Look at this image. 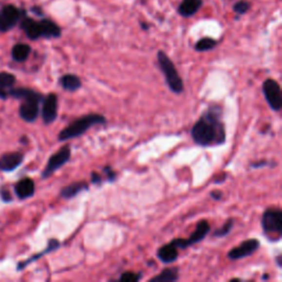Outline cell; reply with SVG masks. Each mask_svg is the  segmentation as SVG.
Instances as JSON below:
<instances>
[{"mask_svg":"<svg viewBox=\"0 0 282 282\" xmlns=\"http://www.w3.org/2000/svg\"><path fill=\"white\" fill-rule=\"evenodd\" d=\"M41 100H43V96L39 93L35 96L23 99V103L21 104L19 109L21 118L28 121V123L35 121L39 116V103Z\"/></svg>","mask_w":282,"mask_h":282,"instance_id":"obj_8","label":"cell"},{"mask_svg":"<svg viewBox=\"0 0 282 282\" xmlns=\"http://www.w3.org/2000/svg\"><path fill=\"white\" fill-rule=\"evenodd\" d=\"M142 278L141 273H134L132 271H126L124 273H121V276L119 277L120 282H137Z\"/></svg>","mask_w":282,"mask_h":282,"instance_id":"obj_25","label":"cell"},{"mask_svg":"<svg viewBox=\"0 0 282 282\" xmlns=\"http://www.w3.org/2000/svg\"><path fill=\"white\" fill-rule=\"evenodd\" d=\"M57 117V97L56 94H49L43 100L42 107V119L44 124L50 125L56 121Z\"/></svg>","mask_w":282,"mask_h":282,"instance_id":"obj_11","label":"cell"},{"mask_svg":"<svg viewBox=\"0 0 282 282\" xmlns=\"http://www.w3.org/2000/svg\"><path fill=\"white\" fill-rule=\"evenodd\" d=\"M91 182L95 185H100L103 182L102 176L96 173V172H92L91 173Z\"/></svg>","mask_w":282,"mask_h":282,"instance_id":"obj_28","label":"cell"},{"mask_svg":"<svg viewBox=\"0 0 282 282\" xmlns=\"http://www.w3.org/2000/svg\"><path fill=\"white\" fill-rule=\"evenodd\" d=\"M210 231V226L207 221L202 220L195 227V230L191 234V236L187 239L182 238H176L172 241L173 245L178 248V249H187V248L191 247L195 244H199L202 241H204L205 237L207 236Z\"/></svg>","mask_w":282,"mask_h":282,"instance_id":"obj_5","label":"cell"},{"mask_svg":"<svg viewBox=\"0 0 282 282\" xmlns=\"http://www.w3.org/2000/svg\"><path fill=\"white\" fill-rule=\"evenodd\" d=\"M250 9V2L248 1H238L234 5V11L238 15H244Z\"/></svg>","mask_w":282,"mask_h":282,"instance_id":"obj_26","label":"cell"},{"mask_svg":"<svg viewBox=\"0 0 282 282\" xmlns=\"http://www.w3.org/2000/svg\"><path fill=\"white\" fill-rule=\"evenodd\" d=\"M16 194L20 199H28L31 197L35 193V182L31 179L26 178L20 180L15 187Z\"/></svg>","mask_w":282,"mask_h":282,"instance_id":"obj_15","label":"cell"},{"mask_svg":"<svg viewBox=\"0 0 282 282\" xmlns=\"http://www.w3.org/2000/svg\"><path fill=\"white\" fill-rule=\"evenodd\" d=\"M88 185L86 182H74L64 187L61 190V196L65 200H71L81 194L83 191L88 190Z\"/></svg>","mask_w":282,"mask_h":282,"instance_id":"obj_14","label":"cell"},{"mask_svg":"<svg viewBox=\"0 0 282 282\" xmlns=\"http://www.w3.org/2000/svg\"><path fill=\"white\" fill-rule=\"evenodd\" d=\"M104 172L106 173L107 176V180L109 182H113V181L116 180V173L115 171H113L111 167H105L104 168Z\"/></svg>","mask_w":282,"mask_h":282,"instance_id":"obj_27","label":"cell"},{"mask_svg":"<svg viewBox=\"0 0 282 282\" xmlns=\"http://www.w3.org/2000/svg\"><path fill=\"white\" fill-rule=\"evenodd\" d=\"M263 93L272 111L279 112L282 108V93L279 83L273 78H267L263 83Z\"/></svg>","mask_w":282,"mask_h":282,"instance_id":"obj_6","label":"cell"},{"mask_svg":"<svg viewBox=\"0 0 282 282\" xmlns=\"http://www.w3.org/2000/svg\"><path fill=\"white\" fill-rule=\"evenodd\" d=\"M282 256L279 255V256H277V258H276V263H277V266L278 267H281L282 266Z\"/></svg>","mask_w":282,"mask_h":282,"instance_id":"obj_31","label":"cell"},{"mask_svg":"<svg viewBox=\"0 0 282 282\" xmlns=\"http://www.w3.org/2000/svg\"><path fill=\"white\" fill-rule=\"evenodd\" d=\"M31 53V48L28 44H17L12 49V57L17 62L26 61Z\"/></svg>","mask_w":282,"mask_h":282,"instance_id":"obj_22","label":"cell"},{"mask_svg":"<svg viewBox=\"0 0 282 282\" xmlns=\"http://www.w3.org/2000/svg\"><path fill=\"white\" fill-rule=\"evenodd\" d=\"M260 243L258 239L251 238L248 239V241L243 242L241 245H238L236 247H234L233 249H230L227 254V257L230 260H239L244 259L246 257L251 256L254 252L259 249Z\"/></svg>","mask_w":282,"mask_h":282,"instance_id":"obj_9","label":"cell"},{"mask_svg":"<svg viewBox=\"0 0 282 282\" xmlns=\"http://www.w3.org/2000/svg\"><path fill=\"white\" fill-rule=\"evenodd\" d=\"M216 44H217L216 40L212 39V38H203V39L196 42L195 50L197 52H206L215 48Z\"/></svg>","mask_w":282,"mask_h":282,"instance_id":"obj_23","label":"cell"},{"mask_svg":"<svg viewBox=\"0 0 282 282\" xmlns=\"http://www.w3.org/2000/svg\"><path fill=\"white\" fill-rule=\"evenodd\" d=\"M179 269L178 268H167L161 271V273L153 278H151V282H172L179 280Z\"/></svg>","mask_w":282,"mask_h":282,"instance_id":"obj_21","label":"cell"},{"mask_svg":"<svg viewBox=\"0 0 282 282\" xmlns=\"http://www.w3.org/2000/svg\"><path fill=\"white\" fill-rule=\"evenodd\" d=\"M40 31L41 37L51 39V38H58L61 36V29L56 23L51 20H42L40 21Z\"/></svg>","mask_w":282,"mask_h":282,"instance_id":"obj_16","label":"cell"},{"mask_svg":"<svg viewBox=\"0 0 282 282\" xmlns=\"http://www.w3.org/2000/svg\"><path fill=\"white\" fill-rule=\"evenodd\" d=\"M106 118L99 113H90L74 120L66 128L61 130L58 133V141H67L70 139H74L83 136L88 129L94 127L96 125H105Z\"/></svg>","mask_w":282,"mask_h":282,"instance_id":"obj_2","label":"cell"},{"mask_svg":"<svg viewBox=\"0 0 282 282\" xmlns=\"http://www.w3.org/2000/svg\"><path fill=\"white\" fill-rule=\"evenodd\" d=\"M61 86L67 92H76L82 87V81L77 75L65 74L60 78Z\"/></svg>","mask_w":282,"mask_h":282,"instance_id":"obj_19","label":"cell"},{"mask_svg":"<svg viewBox=\"0 0 282 282\" xmlns=\"http://www.w3.org/2000/svg\"><path fill=\"white\" fill-rule=\"evenodd\" d=\"M20 18V11L14 6H7L0 11V31L6 32L14 28Z\"/></svg>","mask_w":282,"mask_h":282,"instance_id":"obj_10","label":"cell"},{"mask_svg":"<svg viewBox=\"0 0 282 282\" xmlns=\"http://www.w3.org/2000/svg\"><path fill=\"white\" fill-rule=\"evenodd\" d=\"M158 58V65L161 70L164 78H166V83L169 90L174 93V94H181L184 91V84L182 78L179 75V72L176 71V67L174 66L173 62L171 58L167 56L163 51H159L157 54Z\"/></svg>","mask_w":282,"mask_h":282,"instance_id":"obj_3","label":"cell"},{"mask_svg":"<svg viewBox=\"0 0 282 282\" xmlns=\"http://www.w3.org/2000/svg\"><path fill=\"white\" fill-rule=\"evenodd\" d=\"M267 164V162L264 161V160H263V161H260V162H255V163H251L250 166H251V168H262V167H263V166H266Z\"/></svg>","mask_w":282,"mask_h":282,"instance_id":"obj_30","label":"cell"},{"mask_svg":"<svg viewBox=\"0 0 282 282\" xmlns=\"http://www.w3.org/2000/svg\"><path fill=\"white\" fill-rule=\"evenodd\" d=\"M262 227L268 237H276L278 241L282 234V212L279 208H268L262 217Z\"/></svg>","mask_w":282,"mask_h":282,"instance_id":"obj_4","label":"cell"},{"mask_svg":"<svg viewBox=\"0 0 282 282\" xmlns=\"http://www.w3.org/2000/svg\"><path fill=\"white\" fill-rule=\"evenodd\" d=\"M178 255H179V249L176 248L173 243H169L167 245H163L157 252V257L160 262L163 263H172L176 262L178 259Z\"/></svg>","mask_w":282,"mask_h":282,"instance_id":"obj_13","label":"cell"},{"mask_svg":"<svg viewBox=\"0 0 282 282\" xmlns=\"http://www.w3.org/2000/svg\"><path fill=\"white\" fill-rule=\"evenodd\" d=\"M71 154H72V151H71L70 146L62 147L56 153L51 155V158L49 159V162L46 164L44 171L42 172V178H49L53 173H56L58 169H61L63 166H65L70 161Z\"/></svg>","mask_w":282,"mask_h":282,"instance_id":"obj_7","label":"cell"},{"mask_svg":"<svg viewBox=\"0 0 282 282\" xmlns=\"http://www.w3.org/2000/svg\"><path fill=\"white\" fill-rule=\"evenodd\" d=\"M140 24H141V27L145 29V30H148V28H149V27L147 26V24H145V23H140Z\"/></svg>","mask_w":282,"mask_h":282,"instance_id":"obj_32","label":"cell"},{"mask_svg":"<svg viewBox=\"0 0 282 282\" xmlns=\"http://www.w3.org/2000/svg\"><path fill=\"white\" fill-rule=\"evenodd\" d=\"M209 194H210V197H212V199H214L215 201H220L223 197V193L221 191H218V190L212 191V192L209 193Z\"/></svg>","mask_w":282,"mask_h":282,"instance_id":"obj_29","label":"cell"},{"mask_svg":"<svg viewBox=\"0 0 282 282\" xmlns=\"http://www.w3.org/2000/svg\"><path fill=\"white\" fill-rule=\"evenodd\" d=\"M191 137L197 146L215 147L224 145L226 130L223 121L222 108L217 105L209 106L193 125Z\"/></svg>","mask_w":282,"mask_h":282,"instance_id":"obj_1","label":"cell"},{"mask_svg":"<svg viewBox=\"0 0 282 282\" xmlns=\"http://www.w3.org/2000/svg\"><path fill=\"white\" fill-rule=\"evenodd\" d=\"M203 1L202 0H182L179 7V14L183 17H192L201 9Z\"/></svg>","mask_w":282,"mask_h":282,"instance_id":"obj_17","label":"cell"},{"mask_svg":"<svg viewBox=\"0 0 282 282\" xmlns=\"http://www.w3.org/2000/svg\"><path fill=\"white\" fill-rule=\"evenodd\" d=\"M23 161V155L19 152L6 153L0 158V169L2 171H14Z\"/></svg>","mask_w":282,"mask_h":282,"instance_id":"obj_12","label":"cell"},{"mask_svg":"<svg viewBox=\"0 0 282 282\" xmlns=\"http://www.w3.org/2000/svg\"><path fill=\"white\" fill-rule=\"evenodd\" d=\"M16 77L9 73H0V97L7 98L11 87L14 86Z\"/></svg>","mask_w":282,"mask_h":282,"instance_id":"obj_20","label":"cell"},{"mask_svg":"<svg viewBox=\"0 0 282 282\" xmlns=\"http://www.w3.org/2000/svg\"><path fill=\"white\" fill-rule=\"evenodd\" d=\"M21 28L23 29L24 32L27 33L29 39L37 40L41 38V31H40V23L37 21L32 20L30 18H24L21 23Z\"/></svg>","mask_w":282,"mask_h":282,"instance_id":"obj_18","label":"cell"},{"mask_svg":"<svg viewBox=\"0 0 282 282\" xmlns=\"http://www.w3.org/2000/svg\"><path fill=\"white\" fill-rule=\"evenodd\" d=\"M233 227H234V220H231L230 218V220H227V222L222 227H220V228L214 231L213 236L216 238L225 237L230 233L231 229H233Z\"/></svg>","mask_w":282,"mask_h":282,"instance_id":"obj_24","label":"cell"}]
</instances>
